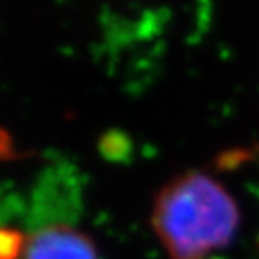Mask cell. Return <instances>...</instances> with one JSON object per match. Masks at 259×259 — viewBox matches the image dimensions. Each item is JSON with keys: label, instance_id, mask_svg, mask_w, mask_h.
<instances>
[{"label": "cell", "instance_id": "cell-1", "mask_svg": "<svg viewBox=\"0 0 259 259\" xmlns=\"http://www.w3.org/2000/svg\"><path fill=\"white\" fill-rule=\"evenodd\" d=\"M151 222L173 259H210L236 238L241 214L223 184L191 171L162 187Z\"/></svg>", "mask_w": 259, "mask_h": 259}, {"label": "cell", "instance_id": "cell-2", "mask_svg": "<svg viewBox=\"0 0 259 259\" xmlns=\"http://www.w3.org/2000/svg\"><path fill=\"white\" fill-rule=\"evenodd\" d=\"M22 259H99L94 241L69 223L38 227L25 239Z\"/></svg>", "mask_w": 259, "mask_h": 259}]
</instances>
